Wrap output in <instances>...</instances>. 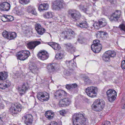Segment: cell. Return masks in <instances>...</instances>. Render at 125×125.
<instances>
[{
	"instance_id": "obj_1",
	"label": "cell",
	"mask_w": 125,
	"mask_h": 125,
	"mask_svg": "<svg viewBox=\"0 0 125 125\" xmlns=\"http://www.w3.org/2000/svg\"><path fill=\"white\" fill-rule=\"evenodd\" d=\"M74 125H85L86 119L82 114H76L72 118Z\"/></svg>"
},
{
	"instance_id": "obj_2",
	"label": "cell",
	"mask_w": 125,
	"mask_h": 125,
	"mask_svg": "<svg viewBox=\"0 0 125 125\" xmlns=\"http://www.w3.org/2000/svg\"><path fill=\"white\" fill-rule=\"evenodd\" d=\"M105 105L104 101L102 99H96L92 106L93 110L95 111H100L103 109Z\"/></svg>"
},
{
	"instance_id": "obj_3",
	"label": "cell",
	"mask_w": 125,
	"mask_h": 125,
	"mask_svg": "<svg viewBox=\"0 0 125 125\" xmlns=\"http://www.w3.org/2000/svg\"><path fill=\"white\" fill-rule=\"evenodd\" d=\"M92 51L96 53H99L101 51L102 48V45L100 43L99 40H95L93 41V44L91 46Z\"/></svg>"
},
{
	"instance_id": "obj_4",
	"label": "cell",
	"mask_w": 125,
	"mask_h": 125,
	"mask_svg": "<svg viewBox=\"0 0 125 125\" xmlns=\"http://www.w3.org/2000/svg\"><path fill=\"white\" fill-rule=\"evenodd\" d=\"M116 56V53L114 51H107L103 54L102 56V59L105 62H109L111 58L115 57Z\"/></svg>"
},
{
	"instance_id": "obj_5",
	"label": "cell",
	"mask_w": 125,
	"mask_h": 125,
	"mask_svg": "<svg viewBox=\"0 0 125 125\" xmlns=\"http://www.w3.org/2000/svg\"><path fill=\"white\" fill-rule=\"evenodd\" d=\"M106 94L108 99L110 102L112 103L115 100L117 97V93L115 90L109 89L107 91Z\"/></svg>"
},
{
	"instance_id": "obj_6",
	"label": "cell",
	"mask_w": 125,
	"mask_h": 125,
	"mask_svg": "<svg viewBox=\"0 0 125 125\" xmlns=\"http://www.w3.org/2000/svg\"><path fill=\"white\" fill-rule=\"evenodd\" d=\"M86 92L87 95L90 97H95L97 95L98 89L96 87H89L86 89Z\"/></svg>"
},
{
	"instance_id": "obj_7",
	"label": "cell",
	"mask_w": 125,
	"mask_h": 125,
	"mask_svg": "<svg viewBox=\"0 0 125 125\" xmlns=\"http://www.w3.org/2000/svg\"><path fill=\"white\" fill-rule=\"evenodd\" d=\"M75 33L72 30H67L62 33L61 36L62 38L66 39H71L74 37Z\"/></svg>"
},
{
	"instance_id": "obj_8",
	"label": "cell",
	"mask_w": 125,
	"mask_h": 125,
	"mask_svg": "<svg viewBox=\"0 0 125 125\" xmlns=\"http://www.w3.org/2000/svg\"><path fill=\"white\" fill-rule=\"evenodd\" d=\"M22 109L21 105L18 103L14 104L11 106L10 109V111L11 113L14 114H17L20 112Z\"/></svg>"
},
{
	"instance_id": "obj_9",
	"label": "cell",
	"mask_w": 125,
	"mask_h": 125,
	"mask_svg": "<svg viewBox=\"0 0 125 125\" xmlns=\"http://www.w3.org/2000/svg\"><path fill=\"white\" fill-rule=\"evenodd\" d=\"M30 53L28 51H22L17 53L16 55L18 59L21 60H24L27 59L29 56Z\"/></svg>"
},
{
	"instance_id": "obj_10",
	"label": "cell",
	"mask_w": 125,
	"mask_h": 125,
	"mask_svg": "<svg viewBox=\"0 0 125 125\" xmlns=\"http://www.w3.org/2000/svg\"><path fill=\"white\" fill-rule=\"evenodd\" d=\"M64 3L62 0H57L53 2L52 7L54 10H59L64 8Z\"/></svg>"
},
{
	"instance_id": "obj_11",
	"label": "cell",
	"mask_w": 125,
	"mask_h": 125,
	"mask_svg": "<svg viewBox=\"0 0 125 125\" xmlns=\"http://www.w3.org/2000/svg\"><path fill=\"white\" fill-rule=\"evenodd\" d=\"M68 14L74 20H79L81 17V14L77 11L74 10H70L68 11Z\"/></svg>"
},
{
	"instance_id": "obj_12",
	"label": "cell",
	"mask_w": 125,
	"mask_h": 125,
	"mask_svg": "<svg viewBox=\"0 0 125 125\" xmlns=\"http://www.w3.org/2000/svg\"><path fill=\"white\" fill-rule=\"evenodd\" d=\"M107 24L105 19L102 18L96 21L94 24V27L96 29H99L105 27Z\"/></svg>"
},
{
	"instance_id": "obj_13",
	"label": "cell",
	"mask_w": 125,
	"mask_h": 125,
	"mask_svg": "<svg viewBox=\"0 0 125 125\" xmlns=\"http://www.w3.org/2000/svg\"><path fill=\"white\" fill-rule=\"evenodd\" d=\"M37 98L40 101L42 102L47 101L49 98V95L47 92H40L37 94Z\"/></svg>"
},
{
	"instance_id": "obj_14",
	"label": "cell",
	"mask_w": 125,
	"mask_h": 125,
	"mask_svg": "<svg viewBox=\"0 0 125 125\" xmlns=\"http://www.w3.org/2000/svg\"><path fill=\"white\" fill-rule=\"evenodd\" d=\"M2 35L5 38L8 40H12L15 39L17 36L15 32H8L5 31L3 32Z\"/></svg>"
},
{
	"instance_id": "obj_15",
	"label": "cell",
	"mask_w": 125,
	"mask_h": 125,
	"mask_svg": "<svg viewBox=\"0 0 125 125\" xmlns=\"http://www.w3.org/2000/svg\"><path fill=\"white\" fill-rule=\"evenodd\" d=\"M66 93L62 90L57 91L54 93V96L57 99H63L67 96Z\"/></svg>"
},
{
	"instance_id": "obj_16",
	"label": "cell",
	"mask_w": 125,
	"mask_h": 125,
	"mask_svg": "<svg viewBox=\"0 0 125 125\" xmlns=\"http://www.w3.org/2000/svg\"><path fill=\"white\" fill-rule=\"evenodd\" d=\"M47 69L50 72H54L59 71L60 69L59 65L55 63H52L49 64L47 67Z\"/></svg>"
},
{
	"instance_id": "obj_17",
	"label": "cell",
	"mask_w": 125,
	"mask_h": 125,
	"mask_svg": "<svg viewBox=\"0 0 125 125\" xmlns=\"http://www.w3.org/2000/svg\"><path fill=\"white\" fill-rule=\"evenodd\" d=\"M49 55L48 52L46 51H44V50L40 51L39 52L38 55H37V56H38V58L42 60H44L47 59L49 58Z\"/></svg>"
},
{
	"instance_id": "obj_18",
	"label": "cell",
	"mask_w": 125,
	"mask_h": 125,
	"mask_svg": "<svg viewBox=\"0 0 125 125\" xmlns=\"http://www.w3.org/2000/svg\"><path fill=\"white\" fill-rule=\"evenodd\" d=\"M121 15V11L119 10H116L110 16V20L112 22L117 21L120 18Z\"/></svg>"
},
{
	"instance_id": "obj_19",
	"label": "cell",
	"mask_w": 125,
	"mask_h": 125,
	"mask_svg": "<svg viewBox=\"0 0 125 125\" xmlns=\"http://www.w3.org/2000/svg\"><path fill=\"white\" fill-rule=\"evenodd\" d=\"M71 101L70 99L68 98H65L62 99L59 101V105L61 107H66L69 105L71 104Z\"/></svg>"
},
{
	"instance_id": "obj_20",
	"label": "cell",
	"mask_w": 125,
	"mask_h": 125,
	"mask_svg": "<svg viewBox=\"0 0 125 125\" xmlns=\"http://www.w3.org/2000/svg\"><path fill=\"white\" fill-rule=\"evenodd\" d=\"M24 122L27 125H31L32 123L33 118L30 114L26 115L23 118Z\"/></svg>"
},
{
	"instance_id": "obj_21",
	"label": "cell",
	"mask_w": 125,
	"mask_h": 125,
	"mask_svg": "<svg viewBox=\"0 0 125 125\" xmlns=\"http://www.w3.org/2000/svg\"><path fill=\"white\" fill-rule=\"evenodd\" d=\"M108 33L105 32H99L96 34V37L98 39H104L108 38Z\"/></svg>"
},
{
	"instance_id": "obj_22",
	"label": "cell",
	"mask_w": 125,
	"mask_h": 125,
	"mask_svg": "<svg viewBox=\"0 0 125 125\" xmlns=\"http://www.w3.org/2000/svg\"><path fill=\"white\" fill-rule=\"evenodd\" d=\"M10 82L8 81H1L0 83V88L2 89H4L9 87L10 86Z\"/></svg>"
},
{
	"instance_id": "obj_23",
	"label": "cell",
	"mask_w": 125,
	"mask_h": 125,
	"mask_svg": "<svg viewBox=\"0 0 125 125\" xmlns=\"http://www.w3.org/2000/svg\"><path fill=\"white\" fill-rule=\"evenodd\" d=\"M35 29L37 30L38 34L42 35L45 32V30L40 24H37L35 25Z\"/></svg>"
},
{
	"instance_id": "obj_24",
	"label": "cell",
	"mask_w": 125,
	"mask_h": 125,
	"mask_svg": "<svg viewBox=\"0 0 125 125\" xmlns=\"http://www.w3.org/2000/svg\"><path fill=\"white\" fill-rule=\"evenodd\" d=\"M10 8V4L7 2L3 3L0 5V9L1 10L7 11L9 10Z\"/></svg>"
},
{
	"instance_id": "obj_25",
	"label": "cell",
	"mask_w": 125,
	"mask_h": 125,
	"mask_svg": "<svg viewBox=\"0 0 125 125\" xmlns=\"http://www.w3.org/2000/svg\"><path fill=\"white\" fill-rule=\"evenodd\" d=\"M40 42L38 41H35V42H29L27 44V47L29 49H32L35 48L36 46H37L38 45L40 44Z\"/></svg>"
},
{
	"instance_id": "obj_26",
	"label": "cell",
	"mask_w": 125,
	"mask_h": 125,
	"mask_svg": "<svg viewBox=\"0 0 125 125\" xmlns=\"http://www.w3.org/2000/svg\"><path fill=\"white\" fill-rule=\"evenodd\" d=\"M1 19L3 22H7L13 21L14 20V18L10 15H4L1 17Z\"/></svg>"
},
{
	"instance_id": "obj_27",
	"label": "cell",
	"mask_w": 125,
	"mask_h": 125,
	"mask_svg": "<svg viewBox=\"0 0 125 125\" xmlns=\"http://www.w3.org/2000/svg\"><path fill=\"white\" fill-rule=\"evenodd\" d=\"M49 45L56 50H59L61 49V47L59 45L54 42H50L49 43Z\"/></svg>"
},
{
	"instance_id": "obj_28",
	"label": "cell",
	"mask_w": 125,
	"mask_h": 125,
	"mask_svg": "<svg viewBox=\"0 0 125 125\" xmlns=\"http://www.w3.org/2000/svg\"><path fill=\"white\" fill-rule=\"evenodd\" d=\"M49 6L48 4L44 3V4H42L40 5L38 8L40 11H42L47 10L49 8Z\"/></svg>"
},
{
	"instance_id": "obj_29",
	"label": "cell",
	"mask_w": 125,
	"mask_h": 125,
	"mask_svg": "<svg viewBox=\"0 0 125 125\" xmlns=\"http://www.w3.org/2000/svg\"><path fill=\"white\" fill-rule=\"evenodd\" d=\"M65 47L67 51L70 53H73L74 52V46L71 44H67L65 45Z\"/></svg>"
},
{
	"instance_id": "obj_30",
	"label": "cell",
	"mask_w": 125,
	"mask_h": 125,
	"mask_svg": "<svg viewBox=\"0 0 125 125\" xmlns=\"http://www.w3.org/2000/svg\"><path fill=\"white\" fill-rule=\"evenodd\" d=\"M45 116L48 119H51L54 116V113L51 111H48L45 112Z\"/></svg>"
},
{
	"instance_id": "obj_31",
	"label": "cell",
	"mask_w": 125,
	"mask_h": 125,
	"mask_svg": "<svg viewBox=\"0 0 125 125\" xmlns=\"http://www.w3.org/2000/svg\"><path fill=\"white\" fill-rule=\"evenodd\" d=\"M28 88V86L27 84H24L22 86V87H21L19 90L20 93L21 94H23L25 93Z\"/></svg>"
},
{
	"instance_id": "obj_32",
	"label": "cell",
	"mask_w": 125,
	"mask_h": 125,
	"mask_svg": "<svg viewBox=\"0 0 125 125\" xmlns=\"http://www.w3.org/2000/svg\"><path fill=\"white\" fill-rule=\"evenodd\" d=\"M8 76V74L6 72L2 71L0 72V80L4 81L7 78Z\"/></svg>"
},
{
	"instance_id": "obj_33",
	"label": "cell",
	"mask_w": 125,
	"mask_h": 125,
	"mask_svg": "<svg viewBox=\"0 0 125 125\" xmlns=\"http://www.w3.org/2000/svg\"><path fill=\"white\" fill-rule=\"evenodd\" d=\"M44 17L46 18H52L54 16V13L52 12H47L44 14Z\"/></svg>"
},
{
	"instance_id": "obj_34",
	"label": "cell",
	"mask_w": 125,
	"mask_h": 125,
	"mask_svg": "<svg viewBox=\"0 0 125 125\" xmlns=\"http://www.w3.org/2000/svg\"><path fill=\"white\" fill-rule=\"evenodd\" d=\"M27 11L29 12H30L32 14L34 15L37 14L36 11H35V8L32 6H29L27 8Z\"/></svg>"
},
{
	"instance_id": "obj_35",
	"label": "cell",
	"mask_w": 125,
	"mask_h": 125,
	"mask_svg": "<svg viewBox=\"0 0 125 125\" xmlns=\"http://www.w3.org/2000/svg\"><path fill=\"white\" fill-rule=\"evenodd\" d=\"M78 26L82 28H87L88 27V25L87 23L86 22H81L80 23L78 24Z\"/></svg>"
},
{
	"instance_id": "obj_36",
	"label": "cell",
	"mask_w": 125,
	"mask_h": 125,
	"mask_svg": "<svg viewBox=\"0 0 125 125\" xmlns=\"http://www.w3.org/2000/svg\"><path fill=\"white\" fill-rule=\"evenodd\" d=\"M77 85L76 84H67L66 85V88L69 90L75 88L77 87Z\"/></svg>"
},
{
	"instance_id": "obj_37",
	"label": "cell",
	"mask_w": 125,
	"mask_h": 125,
	"mask_svg": "<svg viewBox=\"0 0 125 125\" xmlns=\"http://www.w3.org/2000/svg\"><path fill=\"white\" fill-rule=\"evenodd\" d=\"M64 57V55L62 53H59L56 55L55 58L57 59H62Z\"/></svg>"
},
{
	"instance_id": "obj_38",
	"label": "cell",
	"mask_w": 125,
	"mask_h": 125,
	"mask_svg": "<svg viewBox=\"0 0 125 125\" xmlns=\"http://www.w3.org/2000/svg\"><path fill=\"white\" fill-rule=\"evenodd\" d=\"M19 1L22 5H26L29 3L30 0H19Z\"/></svg>"
},
{
	"instance_id": "obj_39",
	"label": "cell",
	"mask_w": 125,
	"mask_h": 125,
	"mask_svg": "<svg viewBox=\"0 0 125 125\" xmlns=\"http://www.w3.org/2000/svg\"><path fill=\"white\" fill-rule=\"evenodd\" d=\"M101 125H111V123L109 121H105Z\"/></svg>"
},
{
	"instance_id": "obj_40",
	"label": "cell",
	"mask_w": 125,
	"mask_h": 125,
	"mask_svg": "<svg viewBox=\"0 0 125 125\" xmlns=\"http://www.w3.org/2000/svg\"><path fill=\"white\" fill-rule=\"evenodd\" d=\"M121 67L125 69V60H123L121 63Z\"/></svg>"
},
{
	"instance_id": "obj_41",
	"label": "cell",
	"mask_w": 125,
	"mask_h": 125,
	"mask_svg": "<svg viewBox=\"0 0 125 125\" xmlns=\"http://www.w3.org/2000/svg\"><path fill=\"white\" fill-rule=\"evenodd\" d=\"M120 28L121 30H123L124 31H125V25H120Z\"/></svg>"
},
{
	"instance_id": "obj_42",
	"label": "cell",
	"mask_w": 125,
	"mask_h": 125,
	"mask_svg": "<svg viewBox=\"0 0 125 125\" xmlns=\"http://www.w3.org/2000/svg\"><path fill=\"white\" fill-rule=\"evenodd\" d=\"M49 125H59L58 123L55 121H52Z\"/></svg>"
},
{
	"instance_id": "obj_43",
	"label": "cell",
	"mask_w": 125,
	"mask_h": 125,
	"mask_svg": "<svg viewBox=\"0 0 125 125\" xmlns=\"http://www.w3.org/2000/svg\"><path fill=\"white\" fill-rule=\"evenodd\" d=\"M60 113L61 115L64 116L65 114V111H60Z\"/></svg>"
},
{
	"instance_id": "obj_44",
	"label": "cell",
	"mask_w": 125,
	"mask_h": 125,
	"mask_svg": "<svg viewBox=\"0 0 125 125\" xmlns=\"http://www.w3.org/2000/svg\"><path fill=\"white\" fill-rule=\"evenodd\" d=\"M123 108L124 109H125V104L124 105V106L123 107Z\"/></svg>"
}]
</instances>
